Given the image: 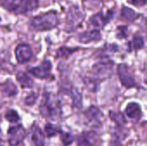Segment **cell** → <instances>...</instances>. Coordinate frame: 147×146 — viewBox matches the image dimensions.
Masks as SVG:
<instances>
[{
  "instance_id": "cell-1",
  "label": "cell",
  "mask_w": 147,
  "mask_h": 146,
  "mask_svg": "<svg viewBox=\"0 0 147 146\" xmlns=\"http://www.w3.org/2000/svg\"><path fill=\"white\" fill-rule=\"evenodd\" d=\"M40 112L45 118L58 120L61 116V106L58 98L51 93H45L40 104Z\"/></svg>"
},
{
  "instance_id": "cell-2",
  "label": "cell",
  "mask_w": 147,
  "mask_h": 146,
  "mask_svg": "<svg viewBox=\"0 0 147 146\" xmlns=\"http://www.w3.org/2000/svg\"><path fill=\"white\" fill-rule=\"evenodd\" d=\"M59 23V19L54 11L34 17L30 21V28L34 31H47L53 29Z\"/></svg>"
},
{
  "instance_id": "cell-3",
  "label": "cell",
  "mask_w": 147,
  "mask_h": 146,
  "mask_svg": "<svg viewBox=\"0 0 147 146\" xmlns=\"http://www.w3.org/2000/svg\"><path fill=\"white\" fill-rule=\"evenodd\" d=\"M84 20V14L77 6L70 8L66 15V28L70 30H75Z\"/></svg>"
},
{
  "instance_id": "cell-4",
  "label": "cell",
  "mask_w": 147,
  "mask_h": 146,
  "mask_svg": "<svg viewBox=\"0 0 147 146\" xmlns=\"http://www.w3.org/2000/svg\"><path fill=\"white\" fill-rule=\"evenodd\" d=\"M27 132L22 125L10 126L8 130V142L10 146L19 145L26 138Z\"/></svg>"
},
{
  "instance_id": "cell-5",
  "label": "cell",
  "mask_w": 147,
  "mask_h": 146,
  "mask_svg": "<svg viewBox=\"0 0 147 146\" xmlns=\"http://www.w3.org/2000/svg\"><path fill=\"white\" fill-rule=\"evenodd\" d=\"M113 66L114 63L110 60L106 59L104 61H100L93 65L92 73L95 77L102 80L111 76Z\"/></svg>"
},
{
  "instance_id": "cell-6",
  "label": "cell",
  "mask_w": 147,
  "mask_h": 146,
  "mask_svg": "<svg viewBox=\"0 0 147 146\" xmlns=\"http://www.w3.org/2000/svg\"><path fill=\"white\" fill-rule=\"evenodd\" d=\"M117 73H118L120 81L124 87L129 89V88H133L136 85V82L134 80V77L132 75L129 67L127 65L121 64L118 66Z\"/></svg>"
},
{
  "instance_id": "cell-7",
  "label": "cell",
  "mask_w": 147,
  "mask_h": 146,
  "mask_svg": "<svg viewBox=\"0 0 147 146\" xmlns=\"http://www.w3.org/2000/svg\"><path fill=\"white\" fill-rule=\"evenodd\" d=\"M99 141V135L95 131H87L79 134L77 138L78 146H95Z\"/></svg>"
},
{
  "instance_id": "cell-8",
  "label": "cell",
  "mask_w": 147,
  "mask_h": 146,
  "mask_svg": "<svg viewBox=\"0 0 147 146\" xmlns=\"http://www.w3.org/2000/svg\"><path fill=\"white\" fill-rule=\"evenodd\" d=\"M51 69H52L51 62L49 60H45L40 64V65L33 67L29 69L28 71L33 76L40 79H44V78H48L51 76Z\"/></svg>"
},
{
  "instance_id": "cell-9",
  "label": "cell",
  "mask_w": 147,
  "mask_h": 146,
  "mask_svg": "<svg viewBox=\"0 0 147 146\" xmlns=\"http://www.w3.org/2000/svg\"><path fill=\"white\" fill-rule=\"evenodd\" d=\"M39 4L38 0H20V2L16 4L13 11L17 14H27L34 10Z\"/></svg>"
},
{
  "instance_id": "cell-10",
  "label": "cell",
  "mask_w": 147,
  "mask_h": 146,
  "mask_svg": "<svg viewBox=\"0 0 147 146\" xmlns=\"http://www.w3.org/2000/svg\"><path fill=\"white\" fill-rule=\"evenodd\" d=\"M112 16V14H109L108 15H104L102 12L97 13L94 15L89 21V27L95 30L102 29L109 21L110 17Z\"/></svg>"
},
{
  "instance_id": "cell-11",
  "label": "cell",
  "mask_w": 147,
  "mask_h": 146,
  "mask_svg": "<svg viewBox=\"0 0 147 146\" xmlns=\"http://www.w3.org/2000/svg\"><path fill=\"white\" fill-rule=\"evenodd\" d=\"M33 56L31 47L27 44H20L16 48V57L18 63L22 64L29 61Z\"/></svg>"
},
{
  "instance_id": "cell-12",
  "label": "cell",
  "mask_w": 147,
  "mask_h": 146,
  "mask_svg": "<svg viewBox=\"0 0 147 146\" xmlns=\"http://www.w3.org/2000/svg\"><path fill=\"white\" fill-rule=\"evenodd\" d=\"M125 114L127 116L134 122H138L142 118V110L140 106L136 102H131L129 103L126 109Z\"/></svg>"
},
{
  "instance_id": "cell-13",
  "label": "cell",
  "mask_w": 147,
  "mask_h": 146,
  "mask_svg": "<svg viewBox=\"0 0 147 146\" xmlns=\"http://www.w3.org/2000/svg\"><path fill=\"white\" fill-rule=\"evenodd\" d=\"M30 138L34 146H45V136L38 125H33L30 129Z\"/></svg>"
},
{
  "instance_id": "cell-14",
  "label": "cell",
  "mask_w": 147,
  "mask_h": 146,
  "mask_svg": "<svg viewBox=\"0 0 147 146\" xmlns=\"http://www.w3.org/2000/svg\"><path fill=\"white\" fill-rule=\"evenodd\" d=\"M84 116L87 119L88 121L91 122V123H96L99 124L102 122V113L100 111V109H98L95 106H91L85 112H84Z\"/></svg>"
},
{
  "instance_id": "cell-15",
  "label": "cell",
  "mask_w": 147,
  "mask_h": 146,
  "mask_svg": "<svg viewBox=\"0 0 147 146\" xmlns=\"http://www.w3.org/2000/svg\"><path fill=\"white\" fill-rule=\"evenodd\" d=\"M102 36L99 30H95V29L83 32L78 36V40L81 43H90L91 41H97L100 40Z\"/></svg>"
},
{
  "instance_id": "cell-16",
  "label": "cell",
  "mask_w": 147,
  "mask_h": 146,
  "mask_svg": "<svg viewBox=\"0 0 147 146\" xmlns=\"http://www.w3.org/2000/svg\"><path fill=\"white\" fill-rule=\"evenodd\" d=\"M0 92L5 96H14L17 94V88L11 81H7L0 84Z\"/></svg>"
},
{
  "instance_id": "cell-17",
  "label": "cell",
  "mask_w": 147,
  "mask_h": 146,
  "mask_svg": "<svg viewBox=\"0 0 147 146\" xmlns=\"http://www.w3.org/2000/svg\"><path fill=\"white\" fill-rule=\"evenodd\" d=\"M16 80L22 88H32L34 85L33 79L24 72H18L16 75Z\"/></svg>"
},
{
  "instance_id": "cell-18",
  "label": "cell",
  "mask_w": 147,
  "mask_h": 146,
  "mask_svg": "<svg viewBox=\"0 0 147 146\" xmlns=\"http://www.w3.org/2000/svg\"><path fill=\"white\" fill-rule=\"evenodd\" d=\"M109 118L120 127H123L127 124V120H126L124 114L121 112L110 111L109 112Z\"/></svg>"
},
{
  "instance_id": "cell-19",
  "label": "cell",
  "mask_w": 147,
  "mask_h": 146,
  "mask_svg": "<svg viewBox=\"0 0 147 146\" xmlns=\"http://www.w3.org/2000/svg\"><path fill=\"white\" fill-rule=\"evenodd\" d=\"M60 129L58 126H55L53 124L48 123L45 126V133L48 138L55 137L58 133H60Z\"/></svg>"
},
{
  "instance_id": "cell-20",
  "label": "cell",
  "mask_w": 147,
  "mask_h": 146,
  "mask_svg": "<svg viewBox=\"0 0 147 146\" xmlns=\"http://www.w3.org/2000/svg\"><path fill=\"white\" fill-rule=\"evenodd\" d=\"M59 134H60L61 142H62V144H63V145L64 146H69L73 143L75 138H74V136H73L71 133H65V132L60 131Z\"/></svg>"
},
{
  "instance_id": "cell-21",
  "label": "cell",
  "mask_w": 147,
  "mask_h": 146,
  "mask_svg": "<svg viewBox=\"0 0 147 146\" xmlns=\"http://www.w3.org/2000/svg\"><path fill=\"white\" fill-rule=\"evenodd\" d=\"M121 15H122V16L124 18H126L127 21H130V22H133V21H134L137 18L136 12L134 9H130L128 7H124L122 9Z\"/></svg>"
},
{
  "instance_id": "cell-22",
  "label": "cell",
  "mask_w": 147,
  "mask_h": 146,
  "mask_svg": "<svg viewBox=\"0 0 147 146\" xmlns=\"http://www.w3.org/2000/svg\"><path fill=\"white\" fill-rule=\"evenodd\" d=\"M5 119L10 123H16L20 120V116L18 113L14 109H9L5 113Z\"/></svg>"
},
{
  "instance_id": "cell-23",
  "label": "cell",
  "mask_w": 147,
  "mask_h": 146,
  "mask_svg": "<svg viewBox=\"0 0 147 146\" xmlns=\"http://www.w3.org/2000/svg\"><path fill=\"white\" fill-rule=\"evenodd\" d=\"M144 45H145V41H144V38L141 36V35H135L134 37V40H133V42H132V46L134 49H136V50H139V49H141L144 47Z\"/></svg>"
},
{
  "instance_id": "cell-24",
  "label": "cell",
  "mask_w": 147,
  "mask_h": 146,
  "mask_svg": "<svg viewBox=\"0 0 147 146\" xmlns=\"http://www.w3.org/2000/svg\"><path fill=\"white\" fill-rule=\"evenodd\" d=\"M77 49L68 48V47H60L57 51V58H68Z\"/></svg>"
},
{
  "instance_id": "cell-25",
  "label": "cell",
  "mask_w": 147,
  "mask_h": 146,
  "mask_svg": "<svg viewBox=\"0 0 147 146\" xmlns=\"http://www.w3.org/2000/svg\"><path fill=\"white\" fill-rule=\"evenodd\" d=\"M84 83L86 84V87L90 89V91H96L97 89V83L96 80L92 78H85Z\"/></svg>"
},
{
  "instance_id": "cell-26",
  "label": "cell",
  "mask_w": 147,
  "mask_h": 146,
  "mask_svg": "<svg viewBox=\"0 0 147 146\" xmlns=\"http://www.w3.org/2000/svg\"><path fill=\"white\" fill-rule=\"evenodd\" d=\"M37 98H38V95H36L35 93H31L25 98L24 102L27 106H33L35 103Z\"/></svg>"
},
{
  "instance_id": "cell-27",
  "label": "cell",
  "mask_w": 147,
  "mask_h": 146,
  "mask_svg": "<svg viewBox=\"0 0 147 146\" xmlns=\"http://www.w3.org/2000/svg\"><path fill=\"white\" fill-rule=\"evenodd\" d=\"M127 37V27L121 26L117 28V38L124 39Z\"/></svg>"
},
{
  "instance_id": "cell-28",
  "label": "cell",
  "mask_w": 147,
  "mask_h": 146,
  "mask_svg": "<svg viewBox=\"0 0 147 146\" xmlns=\"http://www.w3.org/2000/svg\"><path fill=\"white\" fill-rule=\"evenodd\" d=\"M84 3L90 9H96V7L101 5L102 0H84Z\"/></svg>"
},
{
  "instance_id": "cell-29",
  "label": "cell",
  "mask_w": 147,
  "mask_h": 146,
  "mask_svg": "<svg viewBox=\"0 0 147 146\" xmlns=\"http://www.w3.org/2000/svg\"><path fill=\"white\" fill-rule=\"evenodd\" d=\"M131 3L135 6L141 7L146 3V0H131Z\"/></svg>"
},
{
  "instance_id": "cell-30",
  "label": "cell",
  "mask_w": 147,
  "mask_h": 146,
  "mask_svg": "<svg viewBox=\"0 0 147 146\" xmlns=\"http://www.w3.org/2000/svg\"><path fill=\"white\" fill-rule=\"evenodd\" d=\"M113 146H122V145L121 143H119V142H115Z\"/></svg>"
},
{
  "instance_id": "cell-31",
  "label": "cell",
  "mask_w": 147,
  "mask_h": 146,
  "mask_svg": "<svg viewBox=\"0 0 147 146\" xmlns=\"http://www.w3.org/2000/svg\"><path fill=\"white\" fill-rule=\"evenodd\" d=\"M0 146H3V145H0Z\"/></svg>"
}]
</instances>
